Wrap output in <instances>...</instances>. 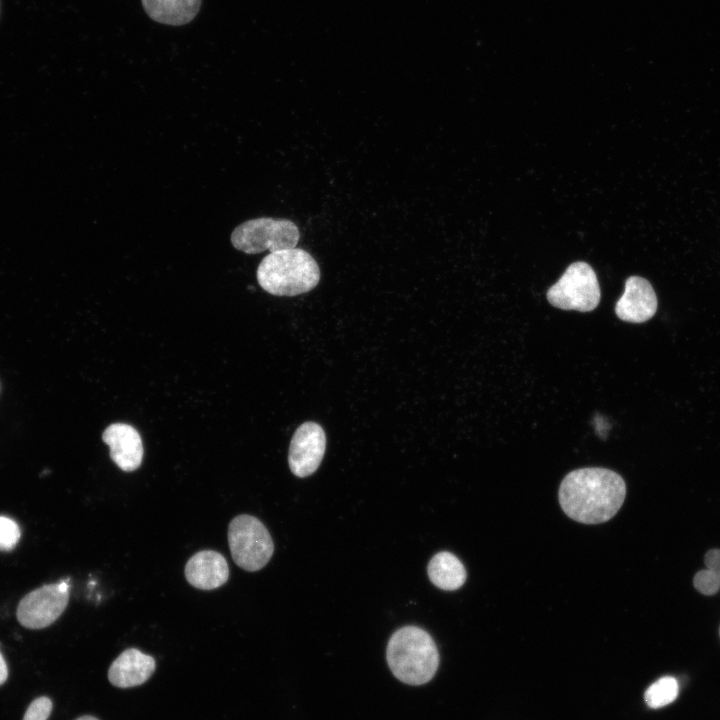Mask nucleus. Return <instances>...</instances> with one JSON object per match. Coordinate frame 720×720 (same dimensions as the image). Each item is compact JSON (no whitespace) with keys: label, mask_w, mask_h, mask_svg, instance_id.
Here are the masks:
<instances>
[{"label":"nucleus","mask_w":720,"mask_h":720,"mask_svg":"<svg viewBox=\"0 0 720 720\" xmlns=\"http://www.w3.org/2000/svg\"><path fill=\"white\" fill-rule=\"evenodd\" d=\"M626 495L623 478L605 468H581L568 473L559 488V502L571 519L584 524L610 520Z\"/></svg>","instance_id":"f257e3e1"},{"label":"nucleus","mask_w":720,"mask_h":720,"mask_svg":"<svg viewBox=\"0 0 720 720\" xmlns=\"http://www.w3.org/2000/svg\"><path fill=\"white\" fill-rule=\"evenodd\" d=\"M256 277L261 288L272 295L296 296L319 283L320 269L310 253L295 247L266 255Z\"/></svg>","instance_id":"f03ea898"},{"label":"nucleus","mask_w":720,"mask_h":720,"mask_svg":"<svg viewBox=\"0 0 720 720\" xmlns=\"http://www.w3.org/2000/svg\"><path fill=\"white\" fill-rule=\"evenodd\" d=\"M386 656L394 676L409 685L427 683L439 665L434 640L428 632L416 626L398 629L388 642Z\"/></svg>","instance_id":"7ed1b4c3"},{"label":"nucleus","mask_w":720,"mask_h":720,"mask_svg":"<svg viewBox=\"0 0 720 720\" xmlns=\"http://www.w3.org/2000/svg\"><path fill=\"white\" fill-rule=\"evenodd\" d=\"M300 238L297 225L288 219L260 217L239 224L231 233L232 246L246 254L295 248Z\"/></svg>","instance_id":"20e7f679"},{"label":"nucleus","mask_w":720,"mask_h":720,"mask_svg":"<svg viewBox=\"0 0 720 720\" xmlns=\"http://www.w3.org/2000/svg\"><path fill=\"white\" fill-rule=\"evenodd\" d=\"M228 543L234 562L246 571H258L271 559L274 544L264 524L254 516L241 514L228 526Z\"/></svg>","instance_id":"39448f33"},{"label":"nucleus","mask_w":720,"mask_h":720,"mask_svg":"<svg viewBox=\"0 0 720 720\" xmlns=\"http://www.w3.org/2000/svg\"><path fill=\"white\" fill-rule=\"evenodd\" d=\"M601 292L593 268L583 261L570 264L547 291L549 303L563 310L589 312L600 302Z\"/></svg>","instance_id":"423d86ee"},{"label":"nucleus","mask_w":720,"mask_h":720,"mask_svg":"<svg viewBox=\"0 0 720 720\" xmlns=\"http://www.w3.org/2000/svg\"><path fill=\"white\" fill-rule=\"evenodd\" d=\"M69 601V583L43 585L25 595L18 604L16 616L29 629H42L54 623Z\"/></svg>","instance_id":"0eeeda50"},{"label":"nucleus","mask_w":720,"mask_h":720,"mask_svg":"<svg viewBox=\"0 0 720 720\" xmlns=\"http://www.w3.org/2000/svg\"><path fill=\"white\" fill-rule=\"evenodd\" d=\"M326 448L323 428L315 422L301 424L293 434L289 446L288 463L297 477H307L319 467Z\"/></svg>","instance_id":"6e6552de"},{"label":"nucleus","mask_w":720,"mask_h":720,"mask_svg":"<svg viewBox=\"0 0 720 720\" xmlns=\"http://www.w3.org/2000/svg\"><path fill=\"white\" fill-rule=\"evenodd\" d=\"M656 310L657 298L650 282L639 276L629 277L615 305L617 317L626 322L642 323L652 318Z\"/></svg>","instance_id":"1a4fd4ad"},{"label":"nucleus","mask_w":720,"mask_h":720,"mask_svg":"<svg viewBox=\"0 0 720 720\" xmlns=\"http://www.w3.org/2000/svg\"><path fill=\"white\" fill-rule=\"evenodd\" d=\"M109 446L111 460L123 471L139 468L143 459V443L139 432L126 423H113L102 434Z\"/></svg>","instance_id":"9d476101"},{"label":"nucleus","mask_w":720,"mask_h":720,"mask_svg":"<svg viewBox=\"0 0 720 720\" xmlns=\"http://www.w3.org/2000/svg\"><path fill=\"white\" fill-rule=\"evenodd\" d=\"M185 577L190 585L201 590L216 589L229 578V566L224 556L213 550L194 554L185 565Z\"/></svg>","instance_id":"9b49d317"},{"label":"nucleus","mask_w":720,"mask_h":720,"mask_svg":"<svg viewBox=\"0 0 720 720\" xmlns=\"http://www.w3.org/2000/svg\"><path fill=\"white\" fill-rule=\"evenodd\" d=\"M155 670V660L136 648L123 651L108 671L110 683L116 687L129 688L146 682Z\"/></svg>","instance_id":"f8f14e48"},{"label":"nucleus","mask_w":720,"mask_h":720,"mask_svg":"<svg viewBox=\"0 0 720 720\" xmlns=\"http://www.w3.org/2000/svg\"><path fill=\"white\" fill-rule=\"evenodd\" d=\"M147 15L154 21L181 26L197 15L201 0H141Z\"/></svg>","instance_id":"ddd939ff"},{"label":"nucleus","mask_w":720,"mask_h":720,"mask_svg":"<svg viewBox=\"0 0 720 720\" xmlns=\"http://www.w3.org/2000/svg\"><path fill=\"white\" fill-rule=\"evenodd\" d=\"M430 581L445 591L459 589L466 580V570L461 561L452 553L442 551L435 554L428 566Z\"/></svg>","instance_id":"4468645a"},{"label":"nucleus","mask_w":720,"mask_h":720,"mask_svg":"<svg viewBox=\"0 0 720 720\" xmlns=\"http://www.w3.org/2000/svg\"><path fill=\"white\" fill-rule=\"evenodd\" d=\"M704 564L706 568L695 574L693 586L701 594L711 596L720 590V549L708 550Z\"/></svg>","instance_id":"2eb2a0df"},{"label":"nucleus","mask_w":720,"mask_h":720,"mask_svg":"<svg viewBox=\"0 0 720 720\" xmlns=\"http://www.w3.org/2000/svg\"><path fill=\"white\" fill-rule=\"evenodd\" d=\"M678 693V681L672 676H664L646 689L644 699L650 708L658 709L672 703Z\"/></svg>","instance_id":"dca6fc26"},{"label":"nucleus","mask_w":720,"mask_h":720,"mask_svg":"<svg viewBox=\"0 0 720 720\" xmlns=\"http://www.w3.org/2000/svg\"><path fill=\"white\" fill-rule=\"evenodd\" d=\"M20 529L17 523L5 516H0V551H10L15 548L20 539Z\"/></svg>","instance_id":"f3484780"},{"label":"nucleus","mask_w":720,"mask_h":720,"mask_svg":"<svg viewBox=\"0 0 720 720\" xmlns=\"http://www.w3.org/2000/svg\"><path fill=\"white\" fill-rule=\"evenodd\" d=\"M52 711V701L45 696L36 698L27 708L23 720H47Z\"/></svg>","instance_id":"a211bd4d"},{"label":"nucleus","mask_w":720,"mask_h":720,"mask_svg":"<svg viewBox=\"0 0 720 720\" xmlns=\"http://www.w3.org/2000/svg\"><path fill=\"white\" fill-rule=\"evenodd\" d=\"M8 677V668L4 657L0 652V685H2Z\"/></svg>","instance_id":"6ab92c4d"},{"label":"nucleus","mask_w":720,"mask_h":720,"mask_svg":"<svg viewBox=\"0 0 720 720\" xmlns=\"http://www.w3.org/2000/svg\"><path fill=\"white\" fill-rule=\"evenodd\" d=\"M76 720H98V719L93 716L85 715V716L77 718Z\"/></svg>","instance_id":"aec40b11"},{"label":"nucleus","mask_w":720,"mask_h":720,"mask_svg":"<svg viewBox=\"0 0 720 720\" xmlns=\"http://www.w3.org/2000/svg\"><path fill=\"white\" fill-rule=\"evenodd\" d=\"M719 635H720V628H719Z\"/></svg>","instance_id":"412c9836"}]
</instances>
